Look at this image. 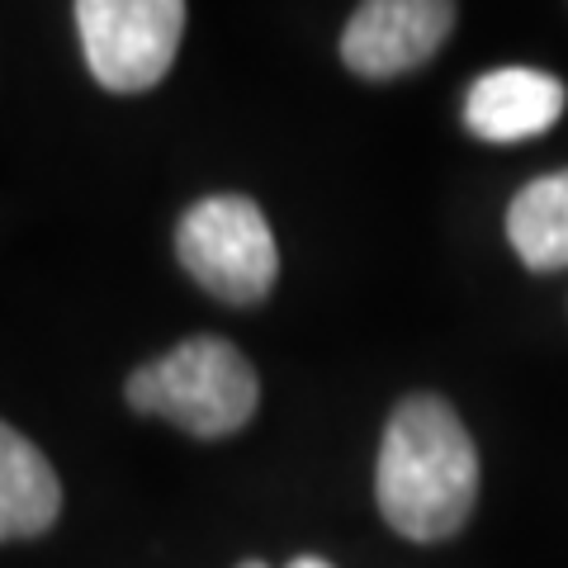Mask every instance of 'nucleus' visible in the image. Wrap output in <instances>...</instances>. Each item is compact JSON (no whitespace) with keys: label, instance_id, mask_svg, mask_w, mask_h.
<instances>
[{"label":"nucleus","instance_id":"obj_8","mask_svg":"<svg viewBox=\"0 0 568 568\" xmlns=\"http://www.w3.org/2000/svg\"><path fill=\"white\" fill-rule=\"evenodd\" d=\"M507 237L526 271H564L568 265V171L536 175L517 190L507 209Z\"/></svg>","mask_w":568,"mask_h":568},{"label":"nucleus","instance_id":"obj_1","mask_svg":"<svg viewBox=\"0 0 568 568\" xmlns=\"http://www.w3.org/2000/svg\"><path fill=\"white\" fill-rule=\"evenodd\" d=\"M384 521L403 540L436 545L469 521L478 503V450L459 413L436 394H413L394 407L375 465Z\"/></svg>","mask_w":568,"mask_h":568},{"label":"nucleus","instance_id":"obj_7","mask_svg":"<svg viewBox=\"0 0 568 568\" xmlns=\"http://www.w3.org/2000/svg\"><path fill=\"white\" fill-rule=\"evenodd\" d=\"M62 484L48 455L0 422V540H33L58 521Z\"/></svg>","mask_w":568,"mask_h":568},{"label":"nucleus","instance_id":"obj_4","mask_svg":"<svg viewBox=\"0 0 568 568\" xmlns=\"http://www.w3.org/2000/svg\"><path fill=\"white\" fill-rule=\"evenodd\" d=\"M71 14L85 67L114 95L152 91L171 71L185 33L181 0H81Z\"/></svg>","mask_w":568,"mask_h":568},{"label":"nucleus","instance_id":"obj_10","mask_svg":"<svg viewBox=\"0 0 568 568\" xmlns=\"http://www.w3.org/2000/svg\"><path fill=\"white\" fill-rule=\"evenodd\" d=\"M237 568H265V564H261V559H246V564H237Z\"/></svg>","mask_w":568,"mask_h":568},{"label":"nucleus","instance_id":"obj_3","mask_svg":"<svg viewBox=\"0 0 568 568\" xmlns=\"http://www.w3.org/2000/svg\"><path fill=\"white\" fill-rule=\"evenodd\" d=\"M175 256L223 304H261L280 275L275 233L265 223L261 204L242 194H213L185 209L175 227Z\"/></svg>","mask_w":568,"mask_h":568},{"label":"nucleus","instance_id":"obj_5","mask_svg":"<svg viewBox=\"0 0 568 568\" xmlns=\"http://www.w3.org/2000/svg\"><path fill=\"white\" fill-rule=\"evenodd\" d=\"M455 6L446 0H369L346 20L342 62L355 77L388 81L403 71H417L432 52L450 39Z\"/></svg>","mask_w":568,"mask_h":568},{"label":"nucleus","instance_id":"obj_9","mask_svg":"<svg viewBox=\"0 0 568 568\" xmlns=\"http://www.w3.org/2000/svg\"><path fill=\"white\" fill-rule=\"evenodd\" d=\"M290 568H336V564L317 559V555H298V559H290Z\"/></svg>","mask_w":568,"mask_h":568},{"label":"nucleus","instance_id":"obj_6","mask_svg":"<svg viewBox=\"0 0 568 568\" xmlns=\"http://www.w3.org/2000/svg\"><path fill=\"white\" fill-rule=\"evenodd\" d=\"M568 91L540 67H497L465 95V129L484 142H526L564 119Z\"/></svg>","mask_w":568,"mask_h":568},{"label":"nucleus","instance_id":"obj_2","mask_svg":"<svg viewBox=\"0 0 568 568\" xmlns=\"http://www.w3.org/2000/svg\"><path fill=\"white\" fill-rule=\"evenodd\" d=\"M133 413L166 417L200 440L242 432L261 407V379L252 361L223 336H190L175 351L138 365L123 384Z\"/></svg>","mask_w":568,"mask_h":568}]
</instances>
